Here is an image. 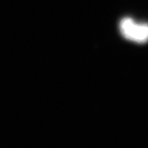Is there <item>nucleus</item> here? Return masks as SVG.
I'll return each instance as SVG.
<instances>
[{
  "instance_id": "nucleus-1",
  "label": "nucleus",
  "mask_w": 148,
  "mask_h": 148,
  "mask_svg": "<svg viewBox=\"0 0 148 148\" xmlns=\"http://www.w3.org/2000/svg\"><path fill=\"white\" fill-rule=\"evenodd\" d=\"M130 40L138 43H145L148 41V23H136L133 29Z\"/></svg>"
},
{
  "instance_id": "nucleus-2",
  "label": "nucleus",
  "mask_w": 148,
  "mask_h": 148,
  "mask_svg": "<svg viewBox=\"0 0 148 148\" xmlns=\"http://www.w3.org/2000/svg\"><path fill=\"white\" fill-rule=\"evenodd\" d=\"M136 23L132 18L130 17H125L121 20L120 22V30L122 36L127 40H130L131 35L134 27Z\"/></svg>"
}]
</instances>
